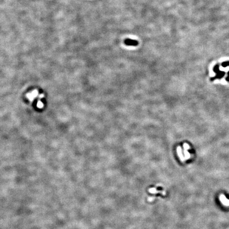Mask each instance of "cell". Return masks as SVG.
I'll return each instance as SVG.
<instances>
[{
	"label": "cell",
	"mask_w": 229,
	"mask_h": 229,
	"mask_svg": "<svg viewBox=\"0 0 229 229\" xmlns=\"http://www.w3.org/2000/svg\"><path fill=\"white\" fill-rule=\"evenodd\" d=\"M38 96L39 92L37 90H34L32 92L28 93V94L27 95V97L28 98V99L31 102L33 101L37 97H38Z\"/></svg>",
	"instance_id": "1"
},
{
	"label": "cell",
	"mask_w": 229,
	"mask_h": 229,
	"mask_svg": "<svg viewBox=\"0 0 229 229\" xmlns=\"http://www.w3.org/2000/svg\"><path fill=\"white\" fill-rule=\"evenodd\" d=\"M124 44L127 46H137L139 45V41L131 39H126L124 40Z\"/></svg>",
	"instance_id": "2"
},
{
	"label": "cell",
	"mask_w": 229,
	"mask_h": 229,
	"mask_svg": "<svg viewBox=\"0 0 229 229\" xmlns=\"http://www.w3.org/2000/svg\"><path fill=\"white\" fill-rule=\"evenodd\" d=\"M219 198H220V201L224 205L228 206H229V200L225 197L224 195H223V194H222V195H220V197Z\"/></svg>",
	"instance_id": "3"
},
{
	"label": "cell",
	"mask_w": 229,
	"mask_h": 229,
	"mask_svg": "<svg viewBox=\"0 0 229 229\" xmlns=\"http://www.w3.org/2000/svg\"><path fill=\"white\" fill-rule=\"evenodd\" d=\"M184 159H188L189 158V157H190V154H189V152H188V150L189 149V147L188 144L185 143L184 145Z\"/></svg>",
	"instance_id": "4"
},
{
	"label": "cell",
	"mask_w": 229,
	"mask_h": 229,
	"mask_svg": "<svg viewBox=\"0 0 229 229\" xmlns=\"http://www.w3.org/2000/svg\"><path fill=\"white\" fill-rule=\"evenodd\" d=\"M177 153H178V155L179 156L180 159H181V161H184L185 159H184V157L183 156V153H182V150L180 146H178L177 149Z\"/></svg>",
	"instance_id": "5"
},
{
	"label": "cell",
	"mask_w": 229,
	"mask_h": 229,
	"mask_svg": "<svg viewBox=\"0 0 229 229\" xmlns=\"http://www.w3.org/2000/svg\"><path fill=\"white\" fill-rule=\"evenodd\" d=\"M37 107L39 108H43L44 107V104H43V103L40 100H39L38 101V102H37Z\"/></svg>",
	"instance_id": "6"
},
{
	"label": "cell",
	"mask_w": 229,
	"mask_h": 229,
	"mask_svg": "<svg viewBox=\"0 0 229 229\" xmlns=\"http://www.w3.org/2000/svg\"><path fill=\"white\" fill-rule=\"evenodd\" d=\"M44 97V95L43 94H41V95H39V96H38V98H39V99H42V98Z\"/></svg>",
	"instance_id": "7"
}]
</instances>
